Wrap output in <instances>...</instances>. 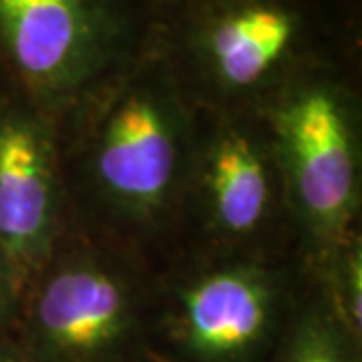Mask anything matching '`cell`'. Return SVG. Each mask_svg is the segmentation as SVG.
<instances>
[{
  "label": "cell",
  "instance_id": "cell-1",
  "mask_svg": "<svg viewBox=\"0 0 362 362\" xmlns=\"http://www.w3.org/2000/svg\"><path fill=\"white\" fill-rule=\"evenodd\" d=\"M342 26L338 0H153L151 49L180 83L242 97L337 61Z\"/></svg>",
  "mask_w": 362,
  "mask_h": 362
},
{
  "label": "cell",
  "instance_id": "cell-2",
  "mask_svg": "<svg viewBox=\"0 0 362 362\" xmlns=\"http://www.w3.org/2000/svg\"><path fill=\"white\" fill-rule=\"evenodd\" d=\"M153 0H0V51L45 103L107 89L151 47Z\"/></svg>",
  "mask_w": 362,
  "mask_h": 362
},
{
  "label": "cell",
  "instance_id": "cell-3",
  "mask_svg": "<svg viewBox=\"0 0 362 362\" xmlns=\"http://www.w3.org/2000/svg\"><path fill=\"white\" fill-rule=\"evenodd\" d=\"M107 93V111L90 149V175L119 214L153 220L173 199L183 168L180 83L149 47Z\"/></svg>",
  "mask_w": 362,
  "mask_h": 362
},
{
  "label": "cell",
  "instance_id": "cell-4",
  "mask_svg": "<svg viewBox=\"0 0 362 362\" xmlns=\"http://www.w3.org/2000/svg\"><path fill=\"white\" fill-rule=\"evenodd\" d=\"M338 61L300 71L278 87L276 141L288 185L318 238L340 242L358 195V156Z\"/></svg>",
  "mask_w": 362,
  "mask_h": 362
},
{
  "label": "cell",
  "instance_id": "cell-5",
  "mask_svg": "<svg viewBox=\"0 0 362 362\" xmlns=\"http://www.w3.org/2000/svg\"><path fill=\"white\" fill-rule=\"evenodd\" d=\"M137 328L129 280L101 259L77 256L54 266L30 302V362H121Z\"/></svg>",
  "mask_w": 362,
  "mask_h": 362
},
{
  "label": "cell",
  "instance_id": "cell-6",
  "mask_svg": "<svg viewBox=\"0 0 362 362\" xmlns=\"http://www.w3.org/2000/svg\"><path fill=\"white\" fill-rule=\"evenodd\" d=\"M282 294L254 266H226L181 286L171 338L192 362H258L278 337Z\"/></svg>",
  "mask_w": 362,
  "mask_h": 362
},
{
  "label": "cell",
  "instance_id": "cell-7",
  "mask_svg": "<svg viewBox=\"0 0 362 362\" xmlns=\"http://www.w3.org/2000/svg\"><path fill=\"white\" fill-rule=\"evenodd\" d=\"M57 226V175L47 133L23 117L0 125V247L23 266L47 256Z\"/></svg>",
  "mask_w": 362,
  "mask_h": 362
},
{
  "label": "cell",
  "instance_id": "cell-8",
  "mask_svg": "<svg viewBox=\"0 0 362 362\" xmlns=\"http://www.w3.org/2000/svg\"><path fill=\"white\" fill-rule=\"evenodd\" d=\"M202 199L214 230L230 240L258 233L276 199V165L254 131L220 125L202 156Z\"/></svg>",
  "mask_w": 362,
  "mask_h": 362
},
{
  "label": "cell",
  "instance_id": "cell-9",
  "mask_svg": "<svg viewBox=\"0 0 362 362\" xmlns=\"http://www.w3.org/2000/svg\"><path fill=\"white\" fill-rule=\"evenodd\" d=\"M276 362H358L354 332L342 318L312 312L286 334Z\"/></svg>",
  "mask_w": 362,
  "mask_h": 362
},
{
  "label": "cell",
  "instance_id": "cell-10",
  "mask_svg": "<svg viewBox=\"0 0 362 362\" xmlns=\"http://www.w3.org/2000/svg\"><path fill=\"white\" fill-rule=\"evenodd\" d=\"M4 280H6V276H4V268H2V258H0V308H2V302H4Z\"/></svg>",
  "mask_w": 362,
  "mask_h": 362
},
{
  "label": "cell",
  "instance_id": "cell-11",
  "mask_svg": "<svg viewBox=\"0 0 362 362\" xmlns=\"http://www.w3.org/2000/svg\"><path fill=\"white\" fill-rule=\"evenodd\" d=\"M0 362H21V361H16V358H11V356H0Z\"/></svg>",
  "mask_w": 362,
  "mask_h": 362
}]
</instances>
